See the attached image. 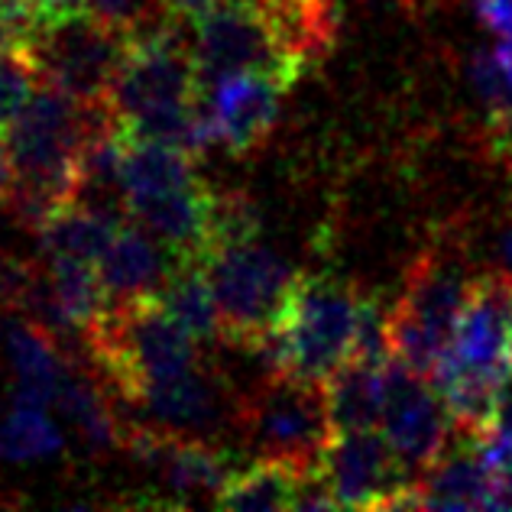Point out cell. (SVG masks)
Here are the masks:
<instances>
[{"label": "cell", "mask_w": 512, "mask_h": 512, "mask_svg": "<svg viewBox=\"0 0 512 512\" xmlns=\"http://www.w3.org/2000/svg\"><path fill=\"white\" fill-rule=\"evenodd\" d=\"M104 114V107H85L59 88L39 82L10 124V208L33 231L82 198V150Z\"/></svg>", "instance_id": "obj_1"}, {"label": "cell", "mask_w": 512, "mask_h": 512, "mask_svg": "<svg viewBox=\"0 0 512 512\" xmlns=\"http://www.w3.org/2000/svg\"><path fill=\"white\" fill-rule=\"evenodd\" d=\"M363 295L338 279L302 276L286 312L253 350L266 373L325 383L354 354Z\"/></svg>", "instance_id": "obj_2"}, {"label": "cell", "mask_w": 512, "mask_h": 512, "mask_svg": "<svg viewBox=\"0 0 512 512\" xmlns=\"http://www.w3.org/2000/svg\"><path fill=\"white\" fill-rule=\"evenodd\" d=\"M474 279L467 273L464 253L454 247H431L409 266L399 302L386 315L389 347L402 367L435 380Z\"/></svg>", "instance_id": "obj_3"}, {"label": "cell", "mask_w": 512, "mask_h": 512, "mask_svg": "<svg viewBox=\"0 0 512 512\" xmlns=\"http://www.w3.org/2000/svg\"><path fill=\"white\" fill-rule=\"evenodd\" d=\"M205 266L221 315V341L256 350L286 312L302 276L256 240L208 253Z\"/></svg>", "instance_id": "obj_4"}, {"label": "cell", "mask_w": 512, "mask_h": 512, "mask_svg": "<svg viewBox=\"0 0 512 512\" xmlns=\"http://www.w3.org/2000/svg\"><path fill=\"white\" fill-rule=\"evenodd\" d=\"M205 98V78L198 72L192 46H185L179 23L159 20L130 33L127 52L104 98L114 124H133L166 107L195 104Z\"/></svg>", "instance_id": "obj_5"}, {"label": "cell", "mask_w": 512, "mask_h": 512, "mask_svg": "<svg viewBox=\"0 0 512 512\" xmlns=\"http://www.w3.org/2000/svg\"><path fill=\"white\" fill-rule=\"evenodd\" d=\"M237 425L256 457H276L302 470H315L334 435L325 383L269 373L266 383L237 409Z\"/></svg>", "instance_id": "obj_6"}, {"label": "cell", "mask_w": 512, "mask_h": 512, "mask_svg": "<svg viewBox=\"0 0 512 512\" xmlns=\"http://www.w3.org/2000/svg\"><path fill=\"white\" fill-rule=\"evenodd\" d=\"M127 33L94 13L49 23L30 46L39 82L59 88L85 107H104L107 91L127 52Z\"/></svg>", "instance_id": "obj_7"}, {"label": "cell", "mask_w": 512, "mask_h": 512, "mask_svg": "<svg viewBox=\"0 0 512 512\" xmlns=\"http://www.w3.org/2000/svg\"><path fill=\"white\" fill-rule=\"evenodd\" d=\"M315 474L334 509H415V477L380 428L331 435Z\"/></svg>", "instance_id": "obj_8"}, {"label": "cell", "mask_w": 512, "mask_h": 512, "mask_svg": "<svg viewBox=\"0 0 512 512\" xmlns=\"http://www.w3.org/2000/svg\"><path fill=\"white\" fill-rule=\"evenodd\" d=\"M195 62L205 85L231 72H263L292 88L302 78L299 65L269 30L256 0H221L195 23Z\"/></svg>", "instance_id": "obj_9"}, {"label": "cell", "mask_w": 512, "mask_h": 512, "mask_svg": "<svg viewBox=\"0 0 512 512\" xmlns=\"http://www.w3.org/2000/svg\"><path fill=\"white\" fill-rule=\"evenodd\" d=\"M380 431L415 480L448 454L454 431V419L438 386L402 367L396 357L386 370V409Z\"/></svg>", "instance_id": "obj_10"}, {"label": "cell", "mask_w": 512, "mask_h": 512, "mask_svg": "<svg viewBox=\"0 0 512 512\" xmlns=\"http://www.w3.org/2000/svg\"><path fill=\"white\" fill-rule=\"evenodd\" d=\"M286 85L263 72H231L205 85V107L218 133L234 156H247L269 140L276 127L279 101Z\"/></svg>", "instance_id": "obj_11"}, {"label": "cell", "mask_w": 512, "mask_h": 512, "mask_svg": "<svg viewBox=\"0 0 512 512\" xmlns=\"http://www.w3.org/2000/svg\"><path fill=\"white\" fill-rule=\"evenodd\" d=\"M211 201L214 192L198 179L172 192L127 198L124 211L133 224L163 240L175 260H205L211 247Z\"/></svg>", "instance_id": "obj_12"}, {"label": "cell", "mask_w": 512, "mask_h": 512, "mask_svg": "<svg viewBox=\"0 0 512 512\" xmlns=\"http://www.w3.org/2000/svg\"><path fill=\"white\" fill-rule=\"evenodd\" d=\"M7 357L17 386H13V402L17 406L49 409L56 406L59 386L72 367L65 363L62 341L33 318H17L7 325Z\"/></svg>", "instance_id": "obj_13"}, {"label": "cell", "mask_w": 512, "mask_h": 512, "mask_svg": "<svg viewBox=\"0 0 512 512\" xmlns=\"http://www.w3.org/2000/svg\"><path fill=\"white\" fill-rule=\"evenodd\" d=\"M175 253L150 231H140V224H124L98 260V273L111 302L140 299V295H156L163 289Z\"/></svg>", "instance_id": "obj_14"}, {"label": "cell", "mask_w": 512, "mask_h": 512, "mask_svg": "<svg viewBox=\"0 0 512 512\" xmlns=\"http://www.w3.org/2000/svg\"><path fill=\"white\" fill-rule=\"evenodd\" d=\"M415 509H496V474L474 441L415 480Z\"/></svg>", "instance_id": "obj_15"}, {"label": "cell", "mask_w": 512, "mask_h": 512, "mask_svg": "<svg viewBox=\"0 0 512 512\" xmlns=\"http://www.w3.org/2000/svg\"><path fill=\"white\" fill-rule=\"evenodd\" d=\"M279 46L299 65L325 59L338 36V0H256Z\"/></svg>", "instance_id": "obj_16"}, {"label": "cell", "mask_w": 512, "mask_h": 512, "mask_svg": "<svg viewBox=\"0 0 512 512\" xmlns=\"http://www.w3.org/2000/svg\"><path fill=\"white\" fill-rule=\"evenodd\" d=\"M386 370L389 363L347 360L325 380V399L334 435L341 431H370L383 425L386 409Z\"/></svg>", "instance_id": "obj_17"}, {"label": "cell", "mask_w": 512, "mask_h": 512, "mask_svg": "<svg viewBox=\"0 0 512 512\" xmlns=\"http://www.w3.org/2000/svg\"><path fill=\"white\" fill-rule=\"evenodd\" d=\"M124 227L120 214L107 205H91V201H72L69 208L39 227V247L49 260H85L98 263L111 240Z\"/></svg>", "instance_id": "obj_18"}, {"label": "cell", "mask_w": 512, "mask_h": 512, "mask_svg": "<svg viewBox=\"0 0 512 512\" xmlns=\"http://www.w3.org/2000/svg\"><path fill=\"white\" fill-rule=\"evenodd\" d=\"M120 140H124V153H120V188H124V201L140 195L172 192V188L198 182L192 153L163 140L130 137L124 130H120Z\"/></svg>", "instance_id": "obj_19"}, {"label": "cell", "mask_w": 512, "mask_h": 512, "mask_svg": "<svg viewBox=\"0 0 512 512\" xmlns=\"http://www.w3.org/2000/svg\"><path fill=\"white\" fill-rule=\"evenodd\" d=\"M312 470L276 461V457H256L253 464L237 467L214 506L221 509H299L305 480Z\"/></svg>", "instance_id": "obj_20"}, {"label": "cell", "mask_w": 512, "mask_h": 512, "mask_svg": "<svg viewBox=\"0 0 512 512\" xmlns=\"http://www.w3.org/2000/svg\"><path fill=\"white\" fill-rule=\"evenodd\" d=\"M137 409L172 431L208 428L218 415V389L198 367H192L146 386L137 399Z\"/></svg>", "instance_id": "obj_21"}, {"label": "cell", "mask_w": 512, "mask_h": 512, "mask_svg": "<svg viewBox=\"0 0 512 512\" xmlns=\"http://www.w3.org/2000/svg\"><path fill=\"white\" fill-rule=\"evenodd\" d=\"M156 295L195 341H221V315L205 260H175Z\"/></svg>", "instance_id": "obj_22"}, {"label": "cell", "mask_w": 512, "mask_h": 512, "mask_svg": "<svg viewBox=\"0 0 512 512\" xmlns=\"http://www.w3.org/2000/svg\"><path fill=\"white\" fill-rule=\"evenodd\" d=\"M94 383L78 370H69L62 386H59L56 409H62L65 419H72L75 431L85 438L88 448H94V451L117 448V444H124L127 431H124V425H120L117 412L111 409L107 396Z\"/></svg>", "instance_id": "obj_23"}, {"label": "cell", "mask_w": 512, "mask_h": 512, "mask_svg": "<svg viewBox=\"0 0 512 512\" xmlns=\"http://www.w3.org/2000/svg\"><path fill=\"white\" fill-rule=\"evenodd\" d=\"M62 451V431L49 419L46 409L17 406L0 419V461H39Z\"/></svg>", "instance_id": "obj_24"}, {"label": "cell", "mask_w": 512, "mask_h": 512, "mask_svg": "<svg viewBox=\"0 0 512 512\" xmlns=\"http://www.w3.org/2000/svg\"><path fill=\"white\" fill-rule=\"evenodd\" d=\"M260 234V214H256L253 201L244 192H214L211 201V247L208 253L247 244Z\"/></svg>", "instance_id": "obj_25"}, {"label": "cell", "mask_w": 512, "mask_h": 512, "mask_svg": "<svg viewBox=\"0 0 512 512\" xmlns=\"http://www.w3.org/2000/svg\"><path fill=\"white\" fill-rule=\"evenodd\" d=\"M39 85V72L30 52L0 49V133L10 130L17 114L30 101V94Z\"/></svg>", "instance_id": "obj_26"}, {"label": "cell", "mask_w": 512, "mask_h": 512, "mask_svg": "<svg viewBox=\"0 0 512 512\" xmlns=\"http://www.w3.org/2000/svg\"><path fill=\"white\" fill-rule=\"evenodd\" d=\"M43 279L46 276L39 273L33 263L17 260V256L0 250V305L4 308H13V312L26 315L39 286H43Z\"/></svg>", "instance_id": "obj_27"}, {"label": "cell", "mask_w": 512, "mask_h": 512, "mask_svg": "<svg viewBox=\"0 0 512 512\" xmlns=\"http://www.w3.org/2000/svg\"><path fill=\"white\" fill-rule=\"evenodd\" d=\"M88 13L124 30L127 36L146 30V26L159 20H169L163 7H159V0H88Z\"/></svg>", "instance_id": "obj_28"}, {"label": "cell", "mask_w": 512, "mask_h": 512, "mask_svg": "<svg viewBox=\"0 0 512 512\" xmlns=\"http://www.w3.org/2000/svg\"><path fill=\"white\" fill-rule=\"evenodd\" d=\"M480 23L496 36H512V0H470Z\"/></svg>", "instance_id": "obj_29"}, {"label": "cell", "mask_w": 512, "mask_h": 512, "mask_svg": "<svg viewBox=\"0 0 512 512\" xmlns=\"http://www.w3.org/2000/svg\"><path fill=\"white\" fill-rule=\"evenodd\" d=\"M221 0H159V7H163V13L172 20V23H198L201 17H205L208 10L218 7Z\"/></svg>", "instance_id": "obj_30"}, {"label": "cell", "mask_w": 512, "mask_h": 512, "mask_svg": "<svg viewBox=\"0 0 512 512\" xmlns=\"http://www.w3.org/2000/svg\"><path fill=\"white\" fill-rule=\"evenodd\" d=\"M30 4L43 13L46 23H59V20H72L88 13V0H30Z\"/></svg>", "instance_id": "obj_31"}, {"label": "cell", "mask_w": 512, "mask_h": 512, "mask_svg": "<svg viewBox=\"0 0 512 512\" xmlns=\"http://www.w3.org/2000/svg\"><path fill=\"white\" fill-rule=\"evenodd\" d=\"M490 130H493L496 150H500V153L506 156V163H509V169H512V114L503 117V120H493Z\"/></svg>", "instance_id": "obj_32"}, {"label": "cell", "mask_w": 512, "mask_h": 512, "mask_svg": "<svg viewBox=\"0 0 512 512\" xmlns=\"http://www.w3.org/2000/svg\"><path fill=\"white\" fill-rule=\"evenodd\" d=\"M13 192V166H10V150L7 143L0 140V205H7Z\"/></svg>", "instance_id": "obj_33"}, {"label": "cell", "mask_w": 512, "mask_h": 512, "mask_svg": "<svg viewBox=\"0 0 512 512\" xmlns=\"http://www.w3.org/2000/svg\"><path fill=\"white\" fill-rule=\"evenodd\" d=\"M500 263H503L506 273L512 276V224L500 234Z\"/></svg>", "instance_id": "obj_34"}, {"label": "cell", "mask_w": 512, "mask_h": 512, "mask_svg": "<svg viewBox=\"0 0 512 512\" xmlns=\"http://www.w3.org/2000/svg\"><path fill=\"white\" fill-rule=\"evenodd\" d=\"M406 4H412V7H419V4H425V0H406ZM428 4H431V0H428Z\"/></svg>", "instance_id": "obj_35"}]
</instances>
